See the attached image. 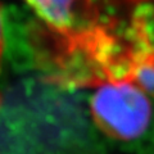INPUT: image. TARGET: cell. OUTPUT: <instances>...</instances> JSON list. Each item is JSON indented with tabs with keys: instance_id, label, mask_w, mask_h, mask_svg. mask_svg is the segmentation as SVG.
I'll return each mask as SVG.
<instances>
[{
	"instance_id": "277c9868",
	"label": "cell",
	"mask_w": 154,
	"mask_h": 154,
	"mask_svg": "<svg viewBox=\"0 0 154 154\" xmlns=\"http://www.w3.org/2000/svg\"><path fill=\"white\" fill-rule=\"evenodd\" d=\"M3 46H4V18H3V12L0 9V58L3 54Z\"/></svg>"
},
{
	"instance_id": "6da1fadb",
	"label": "cell",
	"mask_w": 154,
	"mask_h": 154,
	"mask_svg": "<svg viewBox=\"0 0 154 154\" xmlns=\"http://www.w3.org/2000/svg\"><path fill=\"white\" fill-rule=\"evenodd\" d=\"M91 112L105 134L130 141L146 132L153 109L149 96L128 79L100 85L91 99Z\"/></svg>"
},
{
	"instance_id": "7a4b0ae2",
	"label": "cell",
	"mask_w": 154,
	"mask_h": 154,
	"mask_svg": "<svg viewBox=\"0 0 154 154\" xmlns=\"http://www.w3.org/2000/svg\"><path fill=\"white\" fill-rule=\"evenodd\" d=\"M42 21L53 30L67 32L76 22L80 0H25Z\"/></svg>"
},
{
	"instance_id": "3957f363",
	"label": "cell",
	"mask_w": 154,
	"mask_h": 154,
	"mask_svg": "<svg viewBox=\"0 0 154 154\" xmlns=\"http://www.w3.org/2000/svg\"><path fill=\"white\" fill-rule=\"evenodd\" d=\"M130 80L148 96H154V57L146 55L134 62Z\"/></svg>"
}]
</instances>
